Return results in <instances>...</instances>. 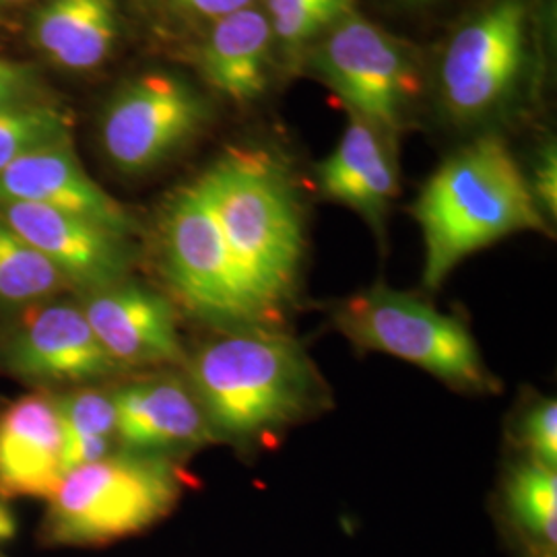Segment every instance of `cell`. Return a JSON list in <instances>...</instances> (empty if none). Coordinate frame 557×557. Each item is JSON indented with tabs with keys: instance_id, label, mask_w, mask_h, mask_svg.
<instances>
[{
	"instance_id": "cell-3",
	"label": "cell",
	"mask_w": 557,
	"mask_h": 557,
	"mask_svg": "<svg viewBox=\"0 0 557 557\" xmlns=\"http://www.w3.org/2000/svg\"><path fill=\"white\" fill-rule=\"evenodd\" d=\"M193 393L218 438H267L320 398L319 372L296 341L236 331L205 345L190 366Z\"/></svg>"
},
{
	"instance_id": "cell-23",
	"label": "cell",
	"mask_w": 557,
	"mask_h": 557,
	"mask_svg": "<svg viewBox=\"0 0 557 557\" xmlns=\"http://www.w3.org/2000/svg\"><path fill=\"white\" fill-rule=\"evenodd\" d=\"M62 448L81 442H112L116 434L114 398L103 391L81 388L57 400Z\"/></svg>"
},
{
	"instance_id": "cell-27",
	"label": "cell",
	"mask_w": 557,
	"mask_h": 557,
	"mask_svg": "<svg viewBox=\"0 0 557 557\" xmlns=\"http://www.w3.org/2000/svg\"><path fill=\"white\" fill-rule=\"evenodd\" d=\"M182 9L202 20L218 21L257 4V0H176Z\"/></svg>"
},
{
	"instance_id": "cell-9",
	"label": "cell",
	"mask_w": 557,
	"mask_h": 557,
	"mask_svg": "<svg viewBox=\"0 0 557 557\" xmlns=\"http://www.w3.org/2000/svg\"><path fill=\"white\" fill-rule=\"evenodd\" d=\"M209 103L188 81L145 73L122 85L101 119V147L124 174H145L195 139L209 120Z\"/></svg>"
},
{
	"instance_id": "cell-8",
	"label": "cell",
	"mask_w": 557,
	"mask_h": 557,
	"mask_svg": "<svg viewBox=\"0 0 557 557\" xmlns=\"http://www.w3.org/2000/svg\"><path fill=\"white\" fill-rule=\"evenodd\" d=\"M524 0H494L465 21L440 60V98L462 124L487 119L515 94L527 62Z\"/></svg>"
},
{
	"instance_id": "cell-7",
	"label": "cell",
	"mask_w": 557,
	"mask_h": 557,
	"mask_svg": "<svg viewBox=\"0 0 557 557\" xmlns=\"http://www.w3.org/2000/svg\"><path fill=\"white\" fill-rule=\"evenodd\" d=\"M304 59L349 114L398 140L421 85L409 46L356 11L322 34Z\"/></svg>"
},
{
	"instance_id": "cell-1",
	"label": "cell",
	"mask_w": 557,
	"mask_h": 557,
	"mask_svg": "<svg viewBox=\"0 0 557 557\" xmlns=\"http://www.w3.org/2000/svg\"><path fill=\"white\" fill-rule=\"evenodd\" d=\"M225 244L262 324L283 320L304 257V218L285 168L264 151L232 149L200 174Z\"/></svg>"
},
{
	"instance_id": "cell-26",
	"label": "cell",
	"mask_w": 557,
	"mask_h": 557,
	"mask_svg": "<svg viewBox=\"0 0 557 557\" xmlns=\"http://www.w3.org/2000/svg\"><path fill=\"white\" fill-rule=\"evenodd\" d=\"M529 180L531 193L535 197V202L541 209V213H549L556 218L557 213V151L554 143H547L541 147L535 168H533V178Z\"/></svg>"
},
{
	"instance_id": "cell-5",
	"label": "cell",
	"mask_w": 557,
	"mask_h": 557,
	"mask_svg": "<svg viewBox=\"0 0 557 557\" xmlns=\"http://www.w3.org/2000/svg\"><path fill=\"white\" fill-rule=\"evenodd\" d=\"M163 273L197 319L225 333L269 331L248 296L202 180L180 188L161 218Z\"/></svg>"
},
{
	"instance_id": "cell-21",
	"label": "cell",
	"mask_w": 557,
	"mask_h": 557,
	"mask_svg": "<svg viewBox=\"0 0 557 557\" xmlns=\"http://www.w3.org/2000/svg\"><path fill=\"white\" fill-rule=\"evenodd\" d=\"M508 504L518 524L547 549L557 543L556 467L527 462L515 469L508 481Z\"/></svg>"
},
{
	"instance_id": "cell-14",
	"label": "cell",
	"mask_w": 557,
	"mask_h": 557,
	"mask_svg": "<svg viewBox=\"0 0 557 557\" xmlns=\"http://www.w3.org/2000/svg\"><path fill=\"white\" fill-rule=\"evenodd\" d=\"M317 182L326 199L358 211L382 236L388 207L398 193L397 139L349 114L335 151L317 165Z\"/></svg>"
},
{
	"instance_id": "cell-20",
	"label": "cell",
	"mask_w": 557,
	"mask_h": 557,
	"mask_svg": "<svg viewBox=\"0 0 557 557\" xmlns=\"http://www.w3.org/2000/svg\"><path fill=\"white\" fill-rule=\"evenodd\" d=\"M57 267L0 221V299L32 304L64 287Z\"/></svg>"
},
{
	"instance_id": "cell-17",
	"label": "cell",
	"mask_w": 557,
	"mask_h": 557,
	"mask_svg": "<svg viewBox=\"0 0 557 557\" xmlns=\"http://www.w3.org/2000/svg\"><path fill=\"white\" fill-rule=\"evenodd\" d=\"M275 48L267 11L257 4L213 21L199 52V69L221 96L234 101L259 98L267 87Z\"/></svg>"
},
{
	"instance_id": "cell-29",
	"label": "cell",
	"mask_w": 557,
	"mask_h": 557,
	"mask_svg": "<svg viewBox=\"0 0 557 557\" xmlns=\"http://www.w3.org/2000/svg\"><path fill=\"white\" fill-rule=\"evenodd\" d=\"M4 2H21V0H4Z\"/></svg>"
},
{
	"instance_id": "cell-19",
	"label": "cell",
	"mask_w": 557,
	"mask_h": 557,
	"mask_svg": "<svg viewBox=\"0 0 557 557\" xmlns=\"http://www.w3.org/2000/svg\"><path fill=\"white\" fill-rule=\"evenodd\" d=\"M264 11L275 48L287 64H296L322 34L356 13V0H267Z\"/></svg>"
},
{
	"instance_id": "cell-18",
	"label": "cell",
	"mask_w": 557,
	"mask_h": 557,
	"mask_svg": "<svg viewBox=\"0 0 557 557\" xmlns=\"http://www.w3.org/2000/svg\"><path fill=\"white\" fill-rule=\"evenodd\" d=\"M34 41L69 71L100 66L119 40L116 0H48L34 20Z\"/></svg>"
},
{
	"instance_id": "cell-28",
	"label": "cell",
	"mask_w": 557,
	"mask_h": 557,
	"mask_svg": "<svg viewBox=\"0 0 557 557\" xmlns=\"http://www.w3.org/2000/svg\"><path fill=\"white\" fill-rule=\"evenodd\" d=\"M15 533H17L15 517H13V512L4 506V502L0 499V543L15 537Z\"/></svg>"
},
{
	"instance_id": "cell-30",
	"label": "cell",
	"mask_w": 557,
	"mask_h": 557,
	"mask_svg": "<svg viewBox=\"0 0 557 557\" xmlns=\"http://www.w3.org/2000/svg\"><path fill=\"white\" fill-rule=\"evenodd\" d=\"M413 2H428V0H413Z\"/></svg>"
},
{
	"instance_id": "cell-22",
	"label": "cell",
	"mask_w": 557,
	"mask_h": 557,
	"mask_svg": "<svg viewBox=\"0 0 557 557\" xmlns=\"http://www.w3.org/2000/svg\"><path fill=\"white\" fill-rule=\"evenodd\" d=\"M69 139L66 114L50 103H23L0 110V172L25 153Z\"/></svg>"
},
{
	"instance_id": "cell-13",
	"label": "cell",
	"mask_w": 557,
	"mask_h": 557,
	"mask_svg": "<svg viewBox=\"0 0 557 557\" xmlns=\"http://www.w3.org/2000/svg\"><path fill=\"white\" fill-rule=\"evenodd\" d=\"M116 366H158L182 359L176 312L168 299L135 283H114L81 308Z\"/></svg>"
},
{
	"instance_id": "cell-12",
	"label": "cell",
	"mask_w": 557,
	"mask_h": 557,
	"mask_svg": "<svg viewBox=\"0 0 557 557\" xmlns=\"http://www.w3.org/2000/svg\"><path fill=\"white\" fill-rule=\"evenodd\" d=\"M27 202L91 221L124 238L135 220L81 165L71 140H59L25 153L0 172V205Z\"/></svg>"
},
{
	"instance_id": "cell-2",
	"label": "cell",
	"mask_w": 557,
	"mask_h": 557,
	"mask_svg": "<svg viewBox=\"0 0 557 557\" xmlns=\"http://www.w3.org/2000/svg\"><path fill=\"white\" fill-rule=\"evenodd\" d=\"M413 215L423 232V283L436 289L458 262L545 220L508 145L483 135L460 147L421 188Z\"/></svg>"
},
{
	"instance_id": "cell-11",
	"label": "cell",
	"mask_w": 557,
	"mask_h": 557,
	"mask_svg": "<svg viewBox=\"0 0 557 557\" xmlns=\"http://www.w3.org/2000/svg\"><path fill=\"white\" fill-rule=\"evenodd\" d=\"M0 221L89 294L120 283L131 267L128 238L91 221L27 202L0 205Z\"/></svg>"
},
{
	"instance_id": "cell-4",
	"label": "cell",
	"mask_w": 557,
	"mask_h": 557,
	"mask_svg": "<svg viewBox=\"0 0 557 557\" xmlns=\"http://www.w3.org/2000/svg\"><path fill=\"white\" fill-rule=\"evenodd\" d=\"M184 475L165 457L119 455L69 471L48 499L44 533L57 545H98L156 524L178 502Z\"/></svg>"
},
{
	"instance_id": "cell-24",
	"label": "cell",
	"mask_w": 557,
	"mask_h": 557,
	"mask_svg": "<svg viewBox=\"0 0 557 557\" xmlns=\"http://www.w3.org/2000/svg\"><path fill=\"white\" fill-rule=\"evenodd\" d=\"M520 438L535 462L545 467L557 465V403L543 398L522 419Z\"/></svg>"
},
{
	"instance_id": "cell-15",
	"label": "cell",
	"mask_w": 557,
	"mask_h": 557,
	"mask_svg": "<svg viewBox=\"0 0 557 557\" xmlns=\"http://www.w3.org/2000/svg\"><path fill=\"white\" fill-rule=\"evenodd\" d=\"M116 436L131 455L161 457L215 442L193 391L174 379L143 380L112 395Z\"/></svg>"
},
{
	"instance_id": "cell-25",
	"label": "cell",
	"mask_w": 557,
	"mask_h": 557,
	"mask_svg": "<svg viewBox=\"0 0 557 557\" xmlns=\"http://www.w3.org/2000/svg\"><path fill=\"white\" fill-rule=\"evenodd\" d=\"M38 89L36 73L15 60L0 59V110L32 103Z\"/></svg>"
},
{
	"instance_id": "cell-16",
	"label": "cell",
	"mask_w": 557,
	"mask_h": 557,
	"mask_svg": "<svg viewBox=\"0 0 557 557\" xmlns=\"http://www.w3.org/2000/svg\"><path fill=\"white\" fill-rule=\"evenodd\" d=\"M64 478L57 400L34 393L0 413V499H50Z\"/></svg>"
},
{
	"instance_id": "cell-10",
	"label": "cell",
	"mask_w": 557,
	"mask_h": 557,
	"mask_svg": "<svg viewBox=\"0 0 557 557\" xmlns=\"http://www.w3.org/2000/svg\"><path fill=\"white\" fill-rule=\"evenodd\" d=\"M4 366L38 384H79L119 372L83 310L71 304H46L23 319L2 347Z\"/></svg>"
},
{
	"instance_id": "cell-6",
	"label": "cell",
	"mask_w": 557,
	"mask_h": 557,
	"mask_svg": "<svg viewBox=\"0 0 557 557\" xmlns=\"http://www.w3.org/2000/svg\"><path fill=\"white\" fill-rule=\"evenodd\" d=\"M335 324L358 347L411 361L458 388L496 386L465 324L413 296L379 285L347 299Z\"/></svg>"
}]
</instances>
